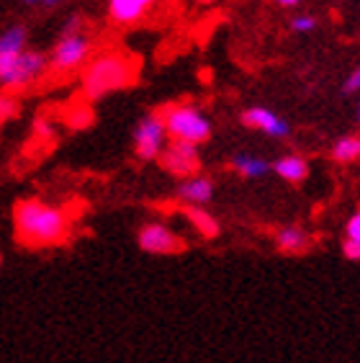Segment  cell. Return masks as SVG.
Instances as JSON below:
<instances>
[{
    "label": "cell",
    "mask_w": 360,
    "mask_h": 363,
    "mask_svg": "<svg viewBox=\"0 0 360 363\" xmlns=\"http://www.w3.org/2000/svg\"><path fill=\"white\" fill-rule=\"evenodd\" d=\"M69 232V219L62 209L39 199H28L16 206V235L26 245L62 242Z\"/></svg>",
    "instance_id": "cell-1"
},
{
    "label": "cell",
    "mask_w": 360,
    "mask_h": 363,
    "mask_svg": "<svg viewBox=\"0 0 360 363\" xmlns=\"http://www.w3.org/2000/svg\"><path fill=\"white\" fill-rule=\"evenodd\" d=\"M137 77V65L132 57L108 52V55L96 57L83 72V91L90 101L101 96H108L113 91H121L126 85L134 83Z\"/></svg>",
    "instance_id": "cell-2"
},
{
    "label": "cell",
    "mask_w": 360,
    "mask_h": 363,
    "mask_svg": "<svg viewBox=\"0 0 360 363\" xmlns=\"http://www.w3.org/2000/svg\"><path fill=\"white\" fill-rule=\"evenodd\" d=\"M159 119L165 124V132L173 134L175 140L198 145L211 137V124L193 106H167L159 111Z\"/></svg>",
    "instance_id": "cell-3"
},
{
    "label": "cell",
    "mask_w": 360,
    "mask_h": 363,
    "mask_svg": "<svg viewBox=\"0 0 360 363\" xmlns=\"http://www.w3.org/2000/svg\"><path fill=\"white\" fill-rule=\"evenodd\" d=\"M157 157L167 173L180 175V178H193V175L198 173V168H201V157H198L196 145L183 142V140L170 142L167 150H162Z\"/></svg>",
    "instance_id": "cell-4"
},
{
    "label": "cell",
    "mask_w": 360,
    "mask_h": 363,
    "mask_svg": "<svg viewBox=\"0 0 360 363\" xmlns=\"http://www.w3.org/2000/svg\"><path fill=\"white\" fill-rule=\"evenodd\" d=\"M165 124L159 119V113H150L139 121L134 132V147H137L139 160H154L165 150Z\"/></svg>",
    "instance_id": "cell-5"
},
{
    "label": "cell",
    "mask_w": 360,
    "mask_h": 363,
    "mask_svg": "<svg viewBox=\"0 0 360 363\" xmlns=\"http://www.w3.org/2000/svg\"><path fill=\"white\" fill-rule=\"evenodd\" d=\"M44 65H47V60H44L42 52H26V49H23L21 55H18V60L8 67L6 75L0 77V83H3V88L18 91V88L28 85L39 72L44 70Z\"/></svg>",
    "instance_id": "cell-6"
},
{
    "label": "cell",
    "mask_w": 360,
    "mask_h": 363,
    "mask_svg": "<svg viewBox=\"0 0 360 363\" xmlns=\"http://www.w3.org/2000/svg\"><path fill=\"white\" fill-rule=\"evenodd\" d=\"M90 55V42L83 34H69L62 36V42L57 44L52 52V65L57 70H75L88 60Z\"/></svg>",
    "instance_id": "cell-7"
},
{
    "label": "cell",
    "mask_w": 360,
    "mask_h": 363,
    "mask_svg": "<svg viewBox=\"0 0 360 363\" xmlns=\"http://www.w3.org/2000/svg\"><path fill=\"white\" fill-rule=\"evenodd\" d=\"M139 245H142V250L154 252V255H170V252L183 250V240L173 230H167L165 224H147V227H142Z\"/></svg>",
    "instance_id": "cell-8"
},
{
    "label": "cell",
    "mask_w": 360,
    "mask_h": 363,
    "mask_svg": "<svg viewBox=\"0 0 360 363\" xmlns=\"http://www.w3.org/2000/svg\"><path fill=\"white\" fill-rule=\"evenodd\" d=\"M242 121L247 126H255V129H263L270 137H288V124H286L281 116H276L268 108H249V111L242 113Z\"/></svg>",
    "instance_id": "cell-9"
},
{
    "label": "cell",
    "mask_w": 360,
    "mask_h": 363,
    "mask_svg": "<svg viewBox=\"0 0 360 363\" xmlns=\"http://www.w3.org/2000/svg\"><path fill=\"white\" fill-rule=\"evenodd\" d=\"M23 44H26V28L21 26L11 28L0 36V77L6 75L8 67L18 60V55L23 52Z\"/></svg>",
    "instance_id": "cell-10"
},
{
    "label": "cell",
    "mask_w": 360,
    "mask_h": 363,
    "mask_svg": "<svg viewBox=\"0 0 360 363\" xmlns=\"http://www.w3.org/2000/svg\"><path fill=\"white\" fill-rule=\"evenodd\" d=\"M154 0H111V18L116 23H134L147 13V8L152 6Z\"/></svg>",
    "instance_id": "cell-11"
},
{
    "label": "cell",
    "mask_w": 360,
    "mask_h": 363,
    "mask_svg": "<svg viewBox=\"0 0 360 363\" xmlns=\"http://www.w3.org/2000/svg\"><path fill=\"white\" fill-rule=\"evenodd\" d=\"M178 196L188 203H206L214 196V183L208 178H188L178 189Z\"/></svg>",
    "instance_id": "cell-12"
},
{
    "label": "cell",
    "mask_w": 360,
    "mask_h": 363,
    "mask_svg": "<svg viewBox=\"0 0 360 363\" xmlns=\"http://www.w3.org/2000/svg\"><path fill=\"white\" fill-rule=\"evenodd\" d=\"M276 173L288 183H301L306 181V175H309V165H306L304 157H298V155H286L281 160L276 162Z\"/></svg>",
    "instance_id": "cell-13"
},
{
    "label": "cell",
    "mask_w": 360,
    "mask_h": 363,
    "mask_svg": "<svg viewBox=\"0 0 360 363\" xmlns=\"http://www.w3.org/2000/svg\"><path fill=\"white\" fill-rule=\"evenodd\" d=\"M183 214H186L188 222L193 224V230L201 232L203 238H216V235H219V222H216L206 209H201V206H193V203H191V206L183 209Z\"/></svg>",
    "instance_id": "cell-14"
},
{
    "label": "cell",
    "mask_w": 360,
    "mask_h": 363,
    "mask_svg": "<svg viewBox=\"0 0 360 363\" xmlns=\"http://www.w3.org/2000/svg\"><path fill=\"white\" fill-rule=\"evenodd\" d=\"M278 247L283 252H304L309 247V238L298 227H286L276 235Z\"/></svg>",
    "instance_id": "cell-15"
},
{
    "label": "cell",
    "mask_w": 360,
    "mask_h": 363,
    "mask_svg": "<svg viewBox=\"0 0 360 363\" xmlns=\"http://www.w3.org/2000/svg\"><path fill=\"white\" fill-rule=\"evenodd\" d=\"M360 155V140L355 134H347V137H339L332 147V157L337 162H355Z\"/></svg>",
    "instance_id": "cell-16"
},
{
    "label": "cell",
    "mask_w": 360,
    "mask_h": 363,
    "mask_svg": "<svg viewBox=\"0 0 360 363\" xmlns=\"http://www.w3.org/2000/svg\"><path fill=\"white\" fill-rule=\"evenodd\" d=\"M232 165L244 178H260V175L268 173V162L260 160V157H249V155H237Z\"/></svg>",
    "instance_id": "cell-17"
},
{
    "label": "cell",
    "mask_w": 360,
    "mask_h": 363,
    "mask_svg": "<svg viewBox=\"0 0 360 363\" xmlns=\"http://www.w3.org/2000/svg\"><path fill=\"white\" fill-rule=\"evenodd\" d=\"M18 113V104H16L11 96H0V126L6 124V121H11Z\"/></svg>",
    "instance_id": "cell-18"
},
{
    "label": "cell",
    "mask_w": 360,
    "mask_h": 363,
    "mask_svg": "<svg viewBox=\"0 0 360 363\" xmlns=\"http://www.w3.org/2000/svg\"><path fill=\"white\" fill-rule=\"evenodd\" d=\"M314 26H317V21H314L312 16H298V18H293V21H291V28L296 31V34H306V31H314Z\"/></svg>",
    "instance_id": "cell-19"
},
{
    "label": "cell",
    "mask_w": 360,
    "mask_h": 363,
    "mask_svg": "<svg viewBox=\"0 0 360 363\" xmlns=\"http://www.w3.org/2000/svg\"><path fill=\"white\" fill-rule=\"evenodd\" d=\"M358 88H360V72L353 70V75L347 77L345 85H342V93H345V96H353V93H358Z\"/></svg>",
    "instance_id": "cell-20"
},
{
    "label": "cell",
    "mask_w": 360,
    "mask_h": 363,
    "mask_svg": "<svg viewBox=\"0 0 360 363\" xmlns=\"http://www.w3.org/2000/svg\"><path fill=\"white\" fill-rule=\"evenodd\" d=\"M342 250H345V258L358 260L360 258V240H345Z\"/></svg>",
    "instance_id": "cell-21"
},
{
    "label": "cell",
    "mask_w": 360,
    "mask_h": 363,
    "mask_svg": "<svg viewBox=\"0 0 360 363\" xmlns=\"http://www.w3.org/2000/svg\"><path fill=\"white\" fill-rule=\"evenodd\" d=\"M347 240H360V217L353 214L350 222H347Z\"/></svg>",
    "instance_id": "cell-22"
},
{
    "label": "cell",
    "mask_w": 360,
    "mask_h": 363,
    "mask_svg": "<svg viewBox=\"0 0 360 363\" xmlns=\"http://www.w3.org/2000/svg\"><path fill=\"white\" fill-rule=\"evenodd\" d=\"M278 3H281V6H298L301 0H278Z\"/></svg>",
    "instance_id": "cell-23"
},
{
    "label": "cell",
    "mask_w": 360,
    "mask_h": 363,
    "mask_svg": "<svg viewBox=\"0 0 360 363\" xmlns=\"http://www.w3.org/2000/svg\"><path fill=\"white\" fill-rule=\"evenodd\" d=\"M198 3H214V0H198Z\"/></svg>",
    "instance_id": "cell-24"
},
{
    "label": "cell",
    "mask_w": 360,
    "mask_h": 363,
    "mask_svg": "<svg viewBox=\"0 0 360 363\" xmlns=\"http://www.w3.org/2000/svg\"><path fill=\"white\" fill-rule=\"evenodd\" d=\"M47 3H60V0H47Z\"/></svg>",
    "instance_id": "cell-25"
},
{
    "label": "cell",
    "mask_w": 360,
    "mask_h": 363,
    "mask_svg": "<svg viewBox=\"0 0 360 363\" xmlns=\"http://www.w3.org/2000/svg\"><path fill=\"white\" fill-rule=\"evenodd\" d=\"M26 3H36V0H26Z\"/></svg>",
    "instance_id": "cell-26"
}]
</instances>
